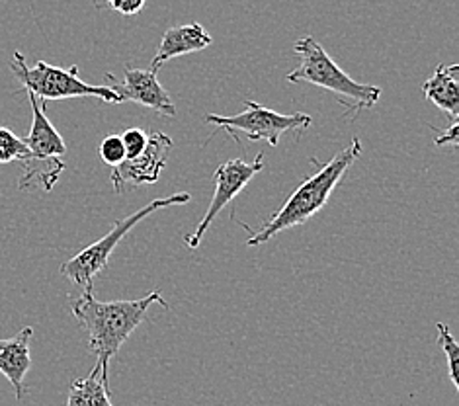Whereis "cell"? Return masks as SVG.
<instances>
[{"label": "cell", "mask_w": 459, "mask_h": 406, "mask_svg": "<svg viewBox=\"0 0 459 406\" xmlns=\"http://www.w3.org/2000/svg\"><path fill=\"white\" fill-rule=\"evenodd\" d=\"M213 43V38L207 34L202 24H184L169 28L162 34L157 55L151 61V71L159 73L162 65L182 55L198 53L207 49Z\"/></svg>", "instance_id": "11"}, {"label": "cell", "mask_w": 459, "mask_h": 406, "mask_svg": "<svg viewBox=\"0 0 459 406\" xmlns=\"http://www.w3.org/2000/svg\"><path fill=\"white\" fill-rule=\"evenodd\" d=\"M190 200H192V195L186 192L172 194L169 197H159V200H152L145 207H141L139 212L119 219V221H116L114 227L110 229V233H106L102 238H98L96 243H92L91 246L82 248L79 255L73 256L69 262H65V264L61 266V273L65 278H69L74 285H81V288H86V285H94V280L106 270L108 262H110V256L114 255V250L126 238V235L131 233V229H135L141 221H143V219H147L151 213L162 210V207L184 205Z\"/></svg>", "instance_id": "6"}, {"label": "cell", "mask_w": 459, "mask_h": 406, "mask_svg": "<svg viewBox=\"0 0 459 406\" xmlns=\"http://www.w3.org/2000/svg\"><path fill=\"white\" fill-rule=\"evenodd\" d=\"M98 157H100L108 167H119L126 160V149L124 141L119 135H108L102 139L100 147H98Z\"/></svg>", "instance_id": "17"}, {"label": "cell", "mask_w": 459, "mask_h": 406, "mask_svg": "<svg viewBox=\"0 0 459 406\" xmlns=\"http://www.w3.org/2000/svg\"><path fill=\"white\" fill-rule=\"evenodd\" d=\"M28 159V147L24 139L16 137L13 131L0 125V164H8L20 160L24 162Z\"/></svg>", "instance_id": "16"}, {"label": "cell", "mask_w": 459, "mask_h": 406, "mask_svg": "<svg viewBox=\"0 0 459 406\" xmlns=\"http://www.w3.org/2000/svg\"><path fill=\"white\" fill-rule=\"evenodd\" d=\"M110 89L122 98L124 102H135L149 109H155L162 116H177L169 91L157 79V73L151 69H124V82H110Z\"/></svg>", "instance_id": "10"}, {"label": "cell", "mask_w": 459, "mask_h": 406, "mask_svg": "<svg viewBox=\"0 0 459 406\" xmlns=\"http://www.w3.org/2000/svg\"><path fill=\"white\" fill-rule=\"evenodd\" d=\"M10 69L16 79L24 86L26 92H31L41 102L67 100V98H98L106 104H124L110 86H96L84 82L79 76V67L73 65L71 69L53 67L46 61H38L34 67H28L26 57L20 51L14 53Z\"/></svg>", "instance_id": "5"}, {"label": "cell", "mask_w": 459, "mask_h": 406, "mask_svg": "<svg viewBox=\"0 0 459 406\" xmlns=\"http://www.w3.org/2000/svg\"><path fill=\"white\" fill-rule=\"evenodd\" d=\"M122 141H124V149H126V160H134L137 159L141 152L145 151L147 147V141H149V135L145 134L143 129L139 127H129L126 129L122 135Z\"/></svg>", "instance_id": "18"}, {"label": "cell", "mask_w": 459, "mask_h": 406, "mask_svg": "<svg viewBox=\"0 0 459 406\" xmlns=\"http://www.w3.org/2000/svg\"><path fill=\"white\" fill-rule=\"evenodd\" d=\"M170 149H172V139L169 135L160 134V131L151 134L145 151L141 152L137 159L124 160L119 167L112 168L114 190L119 194L124 190L126 184H134V186L155 184L167 167Z\"/></svg>", "instance_id": "9"}, {"label": "cell", "mask_w": 459, "mask_h": 406, "mask_svg": "<svg viewBox=\"0 0 459 406\" xmlns=\"http://www.w3.org/2000/svg\"><path fill=\"white\" fill-rule=\"evenodd\" d=\"M295 55L299 57V65L286 74L291 84H315L323 91H329L336 96L346 98V108H352L356 114L376 106L384 91L374 84H362L338 67L334 59L325 51L319 41L313 38H301L293 46Z\"/></svg>", "instance_id": "3"}, {"label": "cell", "mask_w": 459, "mask_h": 406, "mask_svg": "<svg viewBox=\"0 0 459 406\" xmlns=\"http://www.w3.org/2000/svg\"><path fill=\"white\" fill-rule=\"evenodd\" d=\"M436 328H438V344L447 358V371H450V379L454 383V387L459 389V344H457V340L452 336L450 326L444 323H438L436 324Z\"/></svg>", "instance_id": "15"}, {"label": "cell", "mask_w": 459, "mask_h": 406, "mask_svg": "<svg viewBox=\"0 0 459 406\" xmlns=\"http://www.w3.org/2000/svg\"><path fill=\"white\" fill-rule=\"evenodd\" d=\"M65 406H114L110 401V389L104 385L96 367L86 377L73 381Z\"/></svg>", "instance_id": "14"}, {"label": "cell", "mask_w": 459, "mask_h": 406, "mask_svg": "<svg viewBox=\"0 0 459 406\" xmlns=\"http://www.w3.org/2000/svg\"><path fill=\"white\" fill-rule=\"evenodd\" d=\"M207 124H213L220 129H225L229 135H231L238 143V134H243L248 141L258 143L266 141L270 147H278L280 137L288 131H295V139H299L305 129H309L313 119L307 114H290L283 116L274 112L266 106L258 102L247 100L245 109L237 116H215L207 114L205 116Z\"/></svg>", "instance_id": "7"}, {"label": "cell", "mask_w": 459, "mask_h": 406, "mask_svg": "<svg viewBox=\"0 0 459 406\" xmlns=\"http://www.w3.org/2000/svg\"><path fill=\"white\" fill-rule=\"evenodd\" d=\"M147 0H112V8L122 16H135L145 8Z\"/></svg>", "instance_id": "20"}, {"label": "cell", "mask_w": 459, "mask_h": 406, "mask_svg": "<svg viewBox=\"0 0 459 406\" xmlns=\"http://www.w3.org/2000/svg\"><path fill=\"white\" fill-rule=\"evenodd\" d=\"M362 141L359 137H354L350 145L334 155L329 162L323 164V167L316 170L307 180L299 184V188L295 190L280 210L272 215L264 229L258 230V233H250L247 240L248 246H258L264 245L272 237L291 227H299L309 221L313 215L319 213L323 207L329 203L334 188L341 184L344 174L350 170V167L362 157Z\"/></svg>", "instance_id": "2"}, {"label": "cell", "mask_w": 459, "mask_h": 406, "mask_svg": "<svg viewBox=\"0 0 459 406\" xmlns=\"http://www.w3.org/2000/svg\"><path fill=\"white\" fill-rule=\"evenodd\" d=\"M28 98L34 117H31L30 134L24 139L28 159L22 162L24 164V177L20 178V190H30L34 186H39L41 190L49 192L65 170L61 157L67 155V143L46 116L48 102H38V98L31 92H28Z\"/></svg>", "instance_id": "4"}, {"label": "cell", "mask_w": 459, "mask_h": 406, "mask_svg": "<svg viewBox=\"0 0 459 406\" xmlns=\"http://www.w3.org/2000/svg\"><path fill=\"white\" fill-rule=\"evenodd\" d=\"M264 168V155H256V160L247 162L243 159H233L223 162L221 167H217L213 172V180H215V192L210 202V207L200 221L198 229L194 230V235L186 237V245H188L192 250L200 246L204 235L207 233V229L213 223V219L220 215L225 205L231 203L235 197L247 188V184L253 180L256 174Z\"/></svg>", "instance_id": "8"}, {"label": "cell", "mask_w": 459, "mask_h": 406, "mask_svg": "<svg viewBox=\"0 0 459 406\" xmlns=\"http://www.w3.org/2000/svg\"><path fill=\"white\" fill-rule=\"evenodd\" d=\"M151 305H162V309H169V303L159 291L134 301H98L94 298V285H86L79 298L71 301L73 316L89 333V348L96 356L94 367L108 389L110 359L122 350L137 326L147 321Z\"/></svg>", "instance_id": "1"}, {"label": "cell", "mask_w": 459, "mask_h": 406, "mask_svg": "<svg viewBox=\"0 0 459 406\" xmlns=\"http://www.w3.org/2000/svg\"><path fill=\"white\" fill-rule=\"evenodd\" d=\"M34 336V328L26 326L8 340H0V373L10 381L14 387L16 399L22 401L26 393L24 379L31 367V354H30V342Z\"/></svg>", "instance_id": "12"}, {"label": "cell", "mask_w": 459, "mask_h": 406, "mask_svg": "<svg viewBox=\"0 0 459 406\" xmlns=\"http://www.w3.org/2000/svg\"><path fill=\"white\" fill-rule=\"evenodd\" d=\"M106 3H112V0H106Z\"/></svg>", "instance_id": "21"}, {"label": "cell", "mask_w": 459, "mask_h": 406, "mask_svg": "<svg viewBox=\"0 0 459 406\" xmlns=\"http://www.w3.org/2000/svg\"><path fill=\"white\" fill-rule=\"evenodd\" d=\"M434 131H436V139H434V143L438 147H452V149H455L457 145H459V124H457V119H452V125L447 127V129H438L436 125H430Z\"/></svg>", "instance_id": "19"}, {"label": "cell", "mask_w": 459, "mask_h": 406, "mask_svg": "<svg viewBox=\"0 0 459 406\" xmlns=\"http://www.w3.org/2000/svg\"><path fill=\"white\" fill-rule=\"evenodd\" d=\"M459 65H438L434 74L422 84V94L452 119L459 116Z\"/></svg>", "instance_id": "13"}]
</instances>
